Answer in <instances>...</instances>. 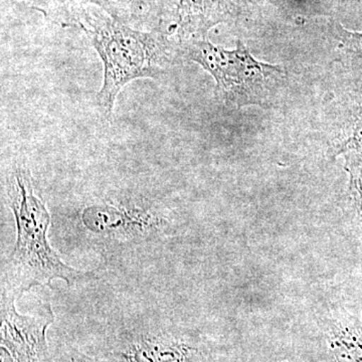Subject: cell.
Returning <instances> with one entry per match:
<instances>
[{
    "instance_id": "8",
    "label": "cell",
    "mask_w": 362,
    "mask_h": 362,
    "mask_svg": "<svg viewBox=\"0 0 362 362\" xmlns=\"http://www.w3.org/2000/svg\"><path fill=\"white\" fill-rule=\"evenodd\" d=\"M327 343L334 362H362V326L351 317L332 321Z\"/></svg>"
},
{
    "instance_id": "9",
    "label": "cell",
    "mask_w": 362,
    "mask_h": 362,
    "mask_svg": "<svg viewBox=\"0 0 362 362\" xmlns=\"http://www.w3.org/2000/svg\"><path fill=\"white\" fill-rule=\"evenodd\" d=\"M52 14L61 18L66 25H78L82 14L90 6H97L116 20H121L120 11L111 0H49ZM122 21V20H121Z\"/></svg>"
},
{
    "instance_id": "14",
    "label": "cell",
    "mask_w": 362,
    "mask_h": 362,
    "mask_svg": "<svg viewBox=\"0 0 362 362\" xmlns=\"http://www.w3.org/2000/svg\"><path fill=\"white\" fill-rule=\"evenodd\" d=\"M52 362H112L103 350H89L65 345L52 356Z\"/></svg>"
},
{
    "instance_id": "5",
    "label": "cell",
    "mask_w": 362,
    "mask_h": 362,
    "mask_svg": "<svg viewBox=\"0 0 362 362\" xmlns=\"http://www.w3.org/2000/svg\"><path fill=\"white\" fill-rule=\"evenodd\" d=\"M18 298L1 290L2 361L52 362L45 332L54 320L51 304L42 302L33 313H18Z\"/></svg>"
},
{
    "instance_id": "7",
    "label": "cell",
    "mask_w": 362,
    "mask_h": 362,
    "mask_svg": "<svg viewBox=\"0 0 362 362\" xmlns=\"http://www.w3.org/2000/svg\"><path fill=\"white\" fill-rule=\"evenodd\" d=\"M83 221L94 232L113 233L124 230L125 226L133 230H151L159 220L151 213L141 209H126L112 204H100L87 207L83 213Z\"/></svg>"
},
{
    "instance_id": "6",
    "label": "cell",
    "mask_w": 362,
    "mask_h": 362,
    "mask_svg": "<svg viewBox=\"0 0 362 362\" xmlns=\"http://www.w3.org/2000/svg\"><path fill=\"white\" fill-rule=\"evenodd\" d=\"M233 13V0H178L176 21L168 33H175L180 44L204 40L211 28L228 21Z\"/></svg>"
},
{
    "instance_id": "1",
    "label": "cell",
    "mask_w": 362,
    "mask_h": 362,
    "mask_svg": "<svg viewBox=\"0 0 362 362\" xmlns=\"http://www.w3.org/2000/svg\"><path fill=\"white\" fill-rule=\"evenodd\" d=\"M7 206L16 220V240L4 267L1 289L20 298L37 286L51 287L56 279L66 285L96 280L93 271H82L64 263L47 240L51 214L35 194L32 173L16 166L6 178Z\"/></svg>"
},
{
    "instance_id": "12",
    "label": "cell",
    "mask_w": 362,
    "mask_h": 362,
    "mask_svg": "<svg viewBox=\"0 0 362 362\" xmlns=\"http://www.w3.org/2000/svg\"><path fill=\"white\" fill-rule=\"evenodd\" d=\"M339 47L349 65L362 73V33L350 32L340 25L337 28Z\"/></svg>"
},
{
    "instance_id": "10",
    "label": "cell",
    "mask_w": 362,
    "mask_h": 362,
    "mask_svg": "<svg viewBox=\"0 0 362 362\" xmlns=\"http://www.w3.org/2000/svg\"><path fill=\"white\" fill-rule=\"evenodd\" d=\"M342 156L345 159V171L349 175L350 199L359 214H362V146L347 150Z\"/></svg>"
},
{
    "instance_id": "2",
    "label": "cell",
    "mask_w": 362,
    "mask_h": 362,
    "mask_svg": "<svg viewBox=\"0 0 362 362\" xmlns=\"http://www.w3.org/2000/svg\"><path fill=\"white\" fill-rule=\"evenodd\" d=\"M80 28L101 59L103 84L97 94V106L110 120L117 96L138 78H158L173 59V44L164 30H135L106 13L88 8L78 20Z\"/></svg>"
},
{
    "instance_id": "3",
    "label": "cell",
    "mask_w": 362,
    "mask_h": 362,
    "mask_svg": "<svg viewBox=\"0 0 362 362\" xmlns=\"http://www.w3.org/2000/svg\"><path fill=\"white\" fill-rule=\"evenodd\" d=\"M180 45L188 59L214 78L216 98L226 106L270 107L287 80L284 69L255 59L240 40L230 51L207 39L188 40Z\"/></svg>"
},
{
    "instance_id": "4",
    "label": "cell",
    "mask_w": 362,
    "mask_h": 362,
    "mask_svg": "<svg viewBox=\"0 0 362 362\" xmlns=\"http://www.w3.org/2000/svg\"><path fill=\"white\" fill-rule=\"evenodd\" d=\"M101 349L112 362H206L194 338L156 322L122 326Z\"/></svg>"
},
{
    "instance_id": "13",
    "label": "cell",
    "mask_w": 362,
    "mask_h": 362,
    "mask_svg": "<svg viewBox=\"0 0 362 362\" xmlns=\"http://www.w3.org/2000/svg\"><path fill=\"white\" fill-rule=\"evenodd\" d=\"M362 146V90L357 93L351 121H350L349 135L337 147L334 157L342 156L347 150Z\"/></svg>"
},
{
    "instance_id": "15",
    "label": "cell",
    "mask_w": 362,
    "mask_h": 362,
    "mask_svg": "<svg viewBox=\"0 0 362 362\" xmlns=\"http://www.w3.org/2000/svg\"><path fill=\"white\" fill-rule=\"evenodd\" d=\"M361 218H362V214H361Z\"/></svg>"
},
{
    "instance_id": "11",
    "label": "cell",
    "mask_w": 362,
    "mask_h": 362,
    "mask_svg": "<svg viewBox=\"0 0 362 362\" xmlns=\"http://www.w3.org/2000/svg\"><path fill=\"white\" fill-rule=\"evenodd\" d=\"M131 18L138 25H150L152 30H160L165 0H128Z\"/></svg>"
}]
</instances>
